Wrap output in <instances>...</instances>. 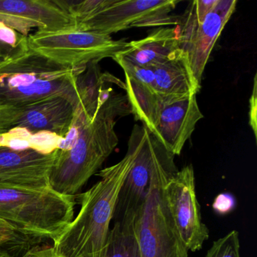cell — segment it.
Returning <instances> with one entry per match:
<instances>
[{"label":"cell","instance_id":"cell-19","mask_svg":"<svg viewBox=\"0 0 257 257\" xmlns=\"http://www.w3.org/2000/svg\"><path fill=\"white\" fill-rule=\"evenodd\" d=\"M205 257H240L238 231L232 230L215 240Z\"/></svg>","mask_w":257,"mask_h":257},{"label":"cell","instance_id":"cell-22","mask_svg":"<svg viewBox=\"0 0 257 257\" xmlns=\"http://www.w3.org/2000/svg\"><path fill=\"white\" fill-rule=\"evenodd\" d=\"M235 198L228 192H223L216 195L212 207L213 210L219 215H226L231 213L236 207Z\"/></svg>","mask_w":257,"mask_h":257},{"label":"cell","instance_id":"cell-13","mask_svg":"<svg viewBox=\"0 0 257 257\" xmlns=\"http://www.w3.org/2000/svg\"><path fill=\"white\" fill-rule=\"evenodd\" d=\"M55 151L42 154L31 149L16 151L0 147V185L34 189L51 188L49 175Z\"/></svg>","mask_w":257,"mask_h":257},{"label":"cell","instance_id":"cell-25","mask_svg":"<svg viewBox=\"0 0 257 257\" xmlns=\"http://www.w3.org/2000/svg\"><path fill=\"white\" fill-rule=\"evenodd\" d=\"M22 257H61L57 255L52 246L45 245V246H36L31 247Z\"/></svg>","mask_w":257,"mask_h":257},{"label":"cell","instance_id":"cell-7","mask_svg":"<svg viewBox=\"0 0 257 257\" xmlns=\"http://www.w3.org/2000/svg\"><path fill=\"white\" fill-rule=\"evenodd\" d=\"M28 46L34 52L58 64L82 70L91 63L113 58L127 46L124 39L66 28L55 31H37L28 36Z\"/></svg>","mask_w":257,"mask_h":257},{"label":"cell","instance_id":"cell-24","mask_svg":"<svg viewBox=\"0 0 257 257\" xmlns=\"http://www.w3.org/2000/svg\"><path fill=\"white\" fill-rule=\"evenodd\" d=\"M256 74L254 76L253 87H252V94L249 99V123L251 128L253 132L254 136L256 138L257 128V90H256Z\"/></svg>","mask_w":257,"mask_h":257},{"label":"cell","instance_id":"cell-26","mask_svg":"<svg viewBox=\"0 0 257 257\" xmlns=\"http://www.w3.org/2000/svg\"><path fill=\"white\" fill-rule=\"evenodd\" d=\"M28 45H27V46H25V47L21 48V49H13V48L10 47V46H7V45L4 44V43H1V42H0V51H3V52H7V53L10 54V55H16V54H17L18 52H20L21 50H22V49H23L24 48H25L26 47V46H28Z\"/></svg>","mask_w":257,"mask_h":257},{"label":"cell","instance_id":"cell-10","mask_svg":"<svg viewBox=\"0 0 257 257\" xmlns=\"http://www.w3.org/2000/svg\"><path fill=\"white\" fill-rule=\"evenodd\" d=\"M77 107V103L61 96L19 106H0V134L24 128L31 134L49 132L64 138Z\"/></svg>","mask_w":257,"mask_h":257},{"label":"cell","instance_id":"cell-20","mask_svg":"<svg viewBox=\"0 0 257 257\" xmlns=\"http://www.w3.org/2000/svg\"><path fill=\"white\" fill-rule=\"evenodd\" d=\"M62 138L49 132H40L31 134L29 137L30 149L42 154H51L58 150V144Z\"/></svg>","mask_w":257,"mask_h":257},{"label":"cell","instance_id":"cell-21","mask_svg":"<svg viewBox=\"0 0 257 257\" xmlns=\"http://www.w3.org/2000/svg\"><path fill=\"white\" fill-rule=\"evenodd\" d=\"M0 42L13 49H19L28 45V37L0 22Z\"/></svg>","mask_w":257,"mask_h":257},{"label":"cell","instance_id":"cell-4","mask_svg":"<svg viewBox=\"0 0 257 257\" xmlns=\"http://www.w3.org/2000/svg\"><path fill=\"white\" fill-rule=\"evenodd\" d=\"M76 197L0 185V219L37 243L58 238L74 219Z\"/></svg>","mask_w":257,"mask_h":257},{"label":"cell","instance_id":"cell-23","mask_svg":"<svg viewBox=\"0 0 257 257\" xmlns=\"http://www.w3.org/2000/svg\"><path fill=\"white\" fill-rule=\"evenodd\" d=\"M219 0H196L189 6L191 11L198 22L204 20L207 14L216 7Z\"/></svg>","mask_w":257,"mask_h":257},{"label":"cell","instance_id":"cell-5","mask_svg":"<svg viewBox=\"0 0 257 257\" xmlns=\"http://www.w3.org/2000/svg\"><path fill=\"white\" fill-rule=\"evenodd\" d=\"M170 153L156 166L144 203L135 215L141 257H189L170 213L165 188L178 170Z\"/></svg>","mask_w":257,"mask_h":257},{"label":"cell","instance_id":"cell-16","mask_svg":"<svg viewBox=\"0 0 257 257\" xmlns=\"http://www.w3.org/2000/svg\"><path fill=\"white\" fill-rule=\"evenodd\" d=\"M181 52L176 27L158 28L142 40L130 42L118 55L139 67L153 68Z\"/></svg>","mask_w":257,"mask_h":257},{"label":"cell","instance_id":"cell-12","mask_svg":"<svg viewBox=\"0 0 257 257\" xmlns=\"http://www.w3.org/2000/svg\"><path fill=\"white\" fill-rule=\"evenodd\" d=\"M0 22L25 37L32 28L55 31L73 27L55 0H0Z\"/></svg>","mask_w":257,"mask_h":257},{"label":"cell","instance_id":"cell-15","mask_svg":"<svg viewBox=\"0 0 257 257\" xmlns=\"http://www.w3.org/2000/svg\"><path fill=\"white\" fill-rule=\"evenodd\" d=\"M153 71L155 94L162 106L197 94L201 88L183 52L167 62L153 67Z\"/></svg>","mask_w":257,"mask_h":257},{"label":"cell","instance_id":"cell-18","mask_svg":"<svg viewBox=\"0 0 257 257\" xmlns=\"http://www.w3.org/2000/svg\"><path fill=\"white\" fill-rule=\"evenodd\" d=\"M37 243L5 221L0 219V255L22 257Z\"/></svg>","mask_w":257,"mask_h":257},{"label":"cell","instance_id":"cell-3","mask_svg":"<svg viewBox=\"0 0 257 257\" xmlns=\"http://www.w3.org/2000/svg\"><path fill=\"white\" fill-rule=\"evenodd\" d=\"M84 70L58 64L28 45L0 67V106H19L58 96L79 106L77 76Z\"/></svg>","mask_w":257,"mask_h":257},{"label":"cell","instance_id":"cell-27","mask_svg":"<svg viewBox=\"0 0 257 257\" xmlns=\"http://www.w3.org/2000/svg\"><path fill=\"white\" fill-rule=\"evenodd\" d=\"M12 56H13V55H10V54L3 52V51H0V67H1L4 63L7 62Z\"/></svg>","mask_w":257,"mask_h":257},{"label":"cell","instance_id":"cell-6","mask_svg":"<svg viewBox=\"0 0 257 257\" xmlns=\"http://www.w3.org/2000/svg\"><path fill=\"white\" fill-rule=\"evenodd\" d=\"M175 0H86L73 21L79 31L110 36L135 27L177 25L179 17L169 16Z\"/></svg>","mask_w":257,"mask_h":257},{"label":"cell","instance_id":"cell-17","mask_svg":"<svg viewBox=\"0 0 257 257\" xmlns=\"http://www.w3.org/2000/svg\"><path fill=\"white\" fill-rule=\"evenodd\" d=\"M135 217L113 222L109 231L106 257H141L135 233Z\"/></svg>","mask_w":257,"mask_h":257},{"label":"cell","instance_id":"cell-28","mask_svg":"<svg viewBox=\"0 0 257 257\" xmlns=\"http://www.w3.org/2000/svg\"><path fill=\"white\" fill-rule=\"evenodd\" d=\"M0 257H8V256H4V255H0Z\"/></svg>","mask_w":257,"mask_h":257},{"label":"cell","instance_id":"cell-2","mask_svg":"<svg viewBox=\"0 0 257 257\" xmlns=\"http://www.w3.org/2000/svg\"><path fill=\"white\" fill-rule=\"evenodd\" d=\"M132 147L115 165L101 170L100 180L79 195L80 210L62 234L52 241L61 257H106L117 198L133 162Z\"/></svg>","mask_w":257,"mask_h":257},{"label":"cell","instance_id":"cell-9","mask_svg":"<svg viewBox=\"0 0 257 257\" xmlns=\"http://www.w3.org/2000/svg\"><path fill=\"white\" fill-rule=\"evenodd\" d=\"M235 0H219L201 22L195 20L190 8L179 17L180 49L186 55L194 78L201 87L204 69L222 30L235 10Z\"/></svg>","mask_w":257,"mask_h":257},{"label":"cell","instance_id":"cell-14","mask_svg":"<svg viewBox=\"0 0 257 257\" xmlns=\"http://www.w3.org/2000/svg\"><path fill=\"white\" fill-rule=\"evenodd\" d=\"M204 118L197 94L162 106L150 132L174 156H179L197 123Z\"/></svg>","mask_w":257,"mask_h":257},{"label":"cell","instance_id":"cell-11","mask_svg":"<svg viewBox=\"0 0 257 257\" xmlns=\"http://www.w3.org/2000/svg\"><path fill=\"white\" fill-rule=\"evenodd\" d=\"M165 191L170 213L188 250H200L210 233L201 219L193 166L186 165L177 171L168 180Z\"/></svg>","mask_w":257,"mask_h":257},{"label":"cell","instance_id":"cell-8","mask_svg":"<svg viewBox=\"0 0 257 257\" xmlns=\"http://www.w3.org/2000/svg\"><path fill=\"white\" fill-rule=\"evenodd\" d=\"M127 145L133 150V162L117 198L113 222L135 217L145 199L156 166L170 153L144 124L134 126Z\"/></svg>","mask_w":257,"mask_h":257},{"label":"cell","instance_id":"cell-1","mask_svg":"<svg viewBox=\"0 0 257 257\" xmlns=\"http://www.w3.org/2000/svg\"><path fill=\"white\" fill-rule=\"evenodd\" d=\"M131 113L127 96L113 90L94 115L76 111L72 124L79 129V136L70 150L55 151L49 175L51 189L76 197L118 146L117 119Z\"/></svg>","mask_w":257,"mask_h":257}]
</instances>
